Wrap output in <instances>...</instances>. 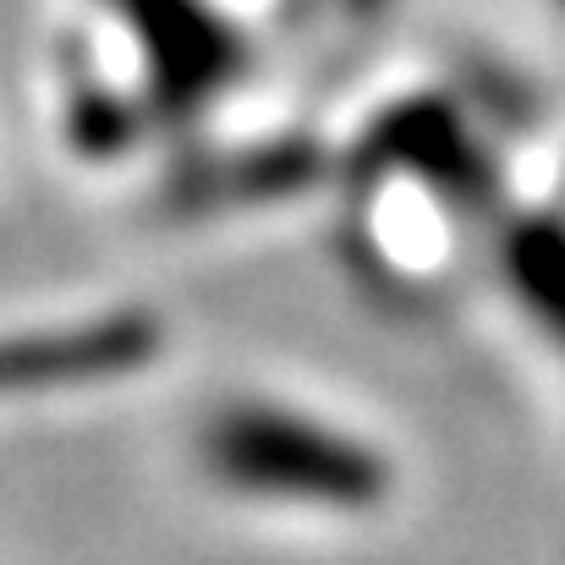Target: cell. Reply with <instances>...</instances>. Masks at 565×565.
<instances>
[{"instance_id": "obj_1", "label": "cell", "mask_w": 565, "mask_h": 565, "mask_svg": "<svg viewBox=\"0 0 565 565\" xmlns=\"http://www.w3.org/2000/svg\"><path fill=\"white\" fill-rule=\"evenodd\" d=\"M132 347H121V335H44L33 347H0V395L39 384V379H72L105 363H121Z\"/></svg>"}]
</instances>
